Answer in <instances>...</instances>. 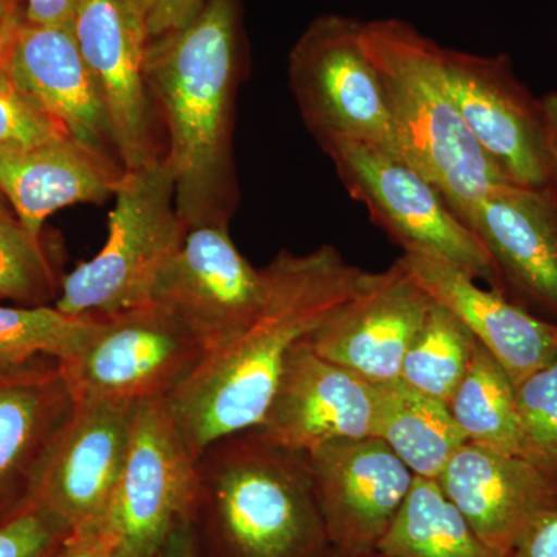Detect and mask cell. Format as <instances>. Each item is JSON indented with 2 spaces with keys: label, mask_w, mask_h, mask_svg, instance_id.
<instances>
[{
  "label": "cell",
  "mask_w": 557,
  "mask_h": 557,
  "mask_svg": "<svg viewBox=\"0 0 557 557\" xmlns=\"http://www.w3.org/2000/svg\"><path fill=\"white\" fill-rule=\"evenodd\" d=\"M263 271L265 299L255 321L166 399L197 458L211 443L262 424L289 351L354 298L368 274L332 245L306 255L282 249Z\"/></svg>",
  "instance_id": "6da1fadb"
},
{
  "label": "cell",
  "mask_w": 557,
  "mask_h": 557,
  "mask_svg": "<svg viewBox=\"0 0 557 557\" xmlns=\"http://www.w3.org/2000/svg\"><path fill=\"white\" fill-rule=\"evenodd\" d=\"M432 304L398 259L380 273L368 271L357 295L304 341L319 357L370 383L399 379Z\"/></svg>",
  "instance_id": "9a60e30c"
},
{
  "label": "cell",
  "mask_w": 557,
  "mask_h": 557,
  "mask_svg": "<svg viewBox=\"0 0 557 557\" xmlns=\"http://www.w3.org/2000/svg\"><path fill=\"white\" fill-rule=\"evenodd\" d=\"M399 262L435 302L467 325L512 386L556 357V322L528 313L504 293L480 287L475 278L448 263L418 255H403Z\"/></svg>",
  "instance_id": "44dd1931"
},
{
  "label": "cell",
  "mask_w": 557,
  "mask_h": 557,
  "mask_svg": "<svg viewBox=\"0 0 557 557\" xmlns=\"http://www.w3.org/2000/svg\"><path fill=\"white\" fill-rule=\"evenodd\" d=\"M443 65L454 101L494 170L512 185L557 194L542 101L520 83L509 58L443 47Z\"/></svg>",
  "instance_id": "30bf717a"
},
{
  "label": "cell",
  "mask_w": 557,
  "mask_h": 557,
  "mask_svg": "<svg viewBox=\"0 0 557 557\" xmlns=\"http://www.w3.org/2000/svg\"><path fill=\"white\" fill-rule=\"evenodd\" d=\"M75 406L58 359L0 375V525L35 507L44 468Z\"/></svg>",
  "instance_id": "ac0fdd59"
},
{
  "label": "cell",
  "mask_w": 557,
  "mask_h": 557,
  "mask_svg": "<svg viewBox=\"0 0 557 557\" xmlns=\"http://www.w3.org/2000/svg\"><path fill=\"white\" fill-rule=\"evenodd\" d=\"M199 472L166 399L137 405L129 448L97 527L115 557H156L172 530L193 516Z\"/></svg>",
  "instance_id": "ba28073f"
},
{
  "label": "cell",
  "mask_w": 557,
  "mask_h": 557,
  "mask_svg": "<svg viewBox=\"0 0 557 557\" xmlns=\"http://www.w3.org/2000/svg\"><path fill=\"white\" fill-rule=\"evenodd\" d=\"M438 485L483 542L511 556L523 531L557 500V474L536 461L465 443Z\"/></svg>",
  "instance_id": "d6986e66"
},
{
  "label": "cell",
  "mask_w": 557,
  "mask_h": 557,
  "mask_svg": "<svg viewBox=\"0 0 557 557\" xmlns=\"http://www.w3.org/2000/svg\"><path fill=\"white\" fill-rule=\"evenodd\" d=\"M376 394L373 437L386 443L416 478L438 480L468 443L448 403L401 379L373 383Z\"/></svg>",
  "instance_id": "603a6c76"
},
{
  "label": "cell",
  "mask_w": 557,
  "mask_h": 557,
  "mask_svg": "<svg viewBox=\"0 0 557 557\" xmlns=\"http://www.w3.org/2000/svg\"><path fill=\"white\" fill-rule=\"evenodd\" d=\"M124 170L81 145L60 137L24 150L0 152V194L22 226L40 237L44 222L76 203H104Z\"/></svg>",
  "instance_id": "7402d4cb"
},
{
  "label": "cell",
  "mask_w": 557,
  "mask_h": 557,
  "mask_svg": "<svg viewBox=\"0 0 557 557\" xmlns=\"http://www.w3.org/2000/svg\"><path fill=\"white\" fill-rule=\"evenodd\" d=\"M362 25L344 14L314 17L289 50V89L319 145L347 139L403 159Z\"/></svg>",
  "instance_id": "52a82bcc"
},
{
  "label": "cell",
  "mask_w": 557,
  "mask_h": 557,
  "mask_svg": "<svg viewBox=\"0 0 557 557\" xmlns=\"http://www.w3.org/2000/svg\"><path fill=\"white\" fill-rule=\"evenodd\" d=\"M193 525L205 557H322L329 547L307 454L259 428L197 458Z\"/></svg>",
  "instance_id": "3957f363"
},
{
  "label": "cell",
  "mask_w": 557,
  "mask_h": 557,
  "mask_svg": "<svg viewBox=\"0 0 557 557\" xmlns=\"http://www.w3.org/2000/svg\"><path fill=\"white\" fill-rule=\"evenodd\" d=\"M244 53L240 0H208L186 27L149 40L146 86L168 132L164 160L186 226L228 225L236 211L233 132Z\"/></svg>",
  "instance_id": "7a4b0ae2"
},
{
  "label": "cell",
  "mask_w": 557,
  "mask_h": 557,
  "mask_svg": "<svg viewBox=\"0 0 557 557\" xmlns=\"http://www.w3.org/2000/svg\"><path fill=\"white\" fill-rule=\"evenodd\" d=\"M60 137L70 135L0 65V152L35 148Z\"/></svg>",
  "instance_id": "f546056e"
},
{
  "label": "cell",
  "mask_w": 557,
  "mask_h": 557,
  "mask_svg": "<svg viewBox=\"0 0 557 557\" xmlns=\"http://www.w3.org/2000/svg\"><path fill=\"white\" fill-rule=\"evenodd\" d=\"M375 386L300 341L289 351L259 429L284 448L310 454L343 442L373 437Z\"/></svg>",
  "instance_id": "e0dca14e"
},
{
  "label": "cell",
  "mask_w": 557,
  "mask_h": 557,
  "mask_svg": "<svg viewBox=\"0 0 557 557\" xmlns=\"http://www.w3.org/2000/svg\"><path fill=\"white\" fill-rule=\"evenodd\" d=\"M541 101L545 124H547L549 149H552L553 160L557 168V90L549 91L544 98H541Z\"/></svg>",
  "instance_id": "8d00e7d4"
},
{
  "label": "cell",
  "mask_w": 557,
  "mask_h": 557,
  "mask_svg": "<svg viewBox=\"0 0 557 557\" xmlns=\"http://www.w3.org/2000/svg\"><path fill=\"white\" fill-rule=\"evenodd\" d=\"M504 284L557 317V194L500 183L461 218Z\"/></svg>",
  "instance_id": "ffe728a7"
},
{
  "label": "cell",
  "mask_w": 557,
  "mask_h": 557,
  "mask_svg": "<svg viewBox=\"0 0 557 557\" xmlns=\"http://www.w3.org/2000/svg\"><path fill=\"white\" fill-rule=\"evenodd\" d=\"M0 65L70 137L121 164L100 87L72 27L33 24L14 7L0 32Z\"/></svg>",
  "instance_id": "5bb4252c"
},
{
  "label": "cell",
  "mask_w": 557,
  "mask_h": 557,
  "mask_svg": "<svg viewBox=\"0 0 557 557\" xmlns=\"http://www.w3.org/2000/svg\"><path fill=\"white\" fill-rule=\"evenodd\" d=\"M94 318L78 357L61 362L76 401L168 399L208 355L193 333L157 304Z\"/></svg>",
  "instance_id": "9c48e42d"
},
{
  "label": "cell",
  "mask_w": 557,
  "mask_h": 557,
  "mask_svg": "<svg viewBox=\"0 0 557 557\" xmlns=\"http://www.w3.org/2000/svg\"><path fill=\"white\" fill-rule=\"evenodd\" d=\"M376 552L394 557H507L478 536L437 480L416 478Z\"/></svg>",
  "instance_id": "d4e9b609"
},
{
  "label": "cell",
  "mask_w": 557,
  "mask_h": 557,
  "mask_svg": "<svg viewBox=\"0 0 557 557\" xmlns=\"http://www.w3.org/2000/svg\"><path fill=\"white\" fill-rule=\"evenodd\" d=\"M156 557H205L194 531L193 519H183L172 530L171 536Z\"/></svg>",
  "instance_id": "d590c367"
},
{
  "label": "cell",
  "mask_w": 557,
  "mask_h": 557,
  "mask_svg": "<svg viewBox=\"0 0 557 557\" xmlns=\"http://www.w3.org/2000/svg\"><path fill=\"white\" fill-rule=\"evenodd\" d=\"M516 391L520 421L541 467L557 474V355L520 381Z\"/></svg>",
  "instance_id": "f1b7e54d"
},
{
  "label": "cell",
  "mask_w": 557,
  "mask_h": 557,
  "mask_svg": "<svg viewBox=\"0 0 557 557\" xmlns=\"http://www.w3.org/2000/svg\"><path fill=\"white\" fill-rule=\"evenodd\" d=\"M72 32L100 87L124 171L164 157L145 79L149 32L146 0H78Z\"/></svg>",
  "instance_id": "7c38bea8"
},
{
  "label": "cell",
  "mask_w": 557,
  "mask_h": 557,
  "mask_svg": "<svg viewBox=\"0 0 557 557\" xmlns=\"http://www.w3.org/2000/svg\"><path fill=\"white\" fill-rule=\"evenodd\" d=\"M94 325V317H69L57 307L0 306V375L42 358L78 357Z\"/></svg>",
  "instance_id": "484cf974"
},
{
  "label": "cell",
  "mask_w": 557,
  "mask_h": 557,
  "mask_svg": "<svg viewBox=\"0 0 557 557\" xmlns=\"http://www.w3.org/2000/svg\"><path fill=\"white\" fill-rule=\"evenodd\" d=\"M113 197L108 240L62 278L54 307L69 317H109L150 304L157 277L185 236L164 157L124 171Z\"/></svg>",
  "instance_id": "5b68a950"
},
{
  "label": "cell",
  "mask_w": 557,
  "mask_h": 557,
  "mask_svg": "<svg viewBox=\"0 0 557 557\" xmlns=\"http://www.w3.org/2000/svg\"><path fill=\"white\" fill-rule=\"evenodd\" d=\"M57 273L40 237L9 211H0V300L24 307L47 306L57 296Z\"/></svg>",
  "instance_id": "83f0119b"
},
{
  "label": "cell",
  "mask_w": 557,
  "mask_h": 557,
  "mask_svg": "<svg viewBox=\"0 0 557 557\" xmlns=\"http://www.w3.org/2000/svg\"><path fill=\"white\" fill-rule=\"evenodd\" d=\"M137 405L76 401L44 468L35 505L49 509L73 531L97 525L126 460Z\"/></svg>",
  "instance_id": "2e32d148"
},
{
  "label": "cell",
  "mask_w": 557,
  "mask_h": 557,
  "mask_svg": "<svg viewBox=\"0 0 557 557\" xmlns=\"http://www.w3.org/2000/svg\"><path fill=\"white\" fill-rule=\"evenodd\" d=\"M478 343L453 311L434 300L423 327L406 354L399 379L448 403L467 375Z\"/></svg>",
  "instance_id": "4316f807"
},
{
  "label": "cell",
  "mask_w": 557,
  "mask_h": 557,
  "mask_svg": "<svg viewBox=\"0 0 557 557\" xmlns=\"http://www.w3.org/2000/svg\"><path fill=\"white\" fill-rule=\"evenodd\" d=\"M14 7H16V2L14 0H0V32L5 27L7 21L13 13Z\"/></svg>",
  "instance_id": "74e56055"
},
{
  "label": "cell",
  "mask_w": 557,
  "mask_h": 557,
  "mask_svg": "<svg viewBox=\"0 0 557 557\" xmlns=\"http://www.w3.org/2000/svg\"><path fill=\"white\" fill-rule=\"evenodd\" d=\"M319 146L332 160L351 199L364 205L370 220L386 231L403 248V255L448 263L504 293L496 265L478 236L408 161L347 139Z\"/></svg>",
  "instance_id": "8992f818"
},
{
  "label": "cell",
  "mask_w": 557,
  "mask_h": 557,
  "mask_svg": "<svg viewBox=\"0 0 557 557\" xmlns=\"http://www.w3.org/2000/svg\"><path fill=\"white\" fill-rule=\"evenodd\" d=\"M358 557H394V556L384 555V553H380V552H372V553H369V555L358 556Z\"/></svg>",
  "instance_id": "f35d334b"
},
{
  "label": "cell",
  "mask_w": 557,
  "mask_h": 557,
  "mask_svg": "<svg viewBox=\"0 0 557 557\" xmlns=\"http://www.w3.org/2000/svg\"><path fill=\"white\" fill-rule=\"evenodd\" d=\"M78 0H25L24 17L33 24L72 27Z\"/></svg>",
  "instance_id": "836d02e7"
},
{
  "label": "cell",
  "mask_w": 557,
  "mask_h": 557,
  "mask_svg": "<svg viewBox=\"0 0 557 557\" xmlns=\"http://www.w3.org/2000/svg\"><path fill=\"white\" fill-rule=\"evenodd\" d=\"M73 533L64 520L35 505L0 525V557H60Z\"/></svg>",
  "instance_id": "4dcf8cb0"
},
{
  "label": "cell",
  "mask_w": 557,
  "mask_h": 557,
  "mask_svg": "<svg viewBox=\"0 0 557 557\" xmlns=\"http://www.w3.org/2000/svg\"><path fill=\"white\" fill-rule=\"evenodd\" d=\"M307 457L329 544L346 557L376 552L416 475L376 437L330 443Z\"/></svg>",
  "instance_id": "4fadbf2b"
},
{
  "label": "cell",
  "mask_w": 557,
  "mask_h": 557,
  "mask_svg": "<svg viewBox=\"0 0 557 557\" xmlns=\"http://www.w3.org/2000/svg\"><path fill=\"white\" fill-rule=\"evenodd\" d=\"M509 557H557V500L523 531Z\"/></svg>",
  "instance_id": "d6a6232c"
},
{
  "label": "cell",
  "mask_w": 557,
  "mask_h": 557,
  "mask_svg": "<svg viewBox=\"0 0 557 557\" xmlns=\"http://www.w3.org/2000/svg\"><path fill=\"white\" fill-rule=\"evenodd\" d=\"M60 557H115L112 545L97 525L75 531Z\"/></svg>",
  "instance_id": "e575fe53"
},
{
  "label": "cell",
  "mask_w": 557,
  "mask_h": 557,
  "mask_svg": "<svg viewBox=\"0 0 557 557\" xmlns=\"http://www.w3.org/2000/svg\"><path fill=\"white\" fill-rule=\"evenodd\" d=\"M448 406L468 443L536 461L520 421L515 386L482 344L475 346L467 375Z\"/></svg>",
  "instance_id": "cb8c5ba5"
},
{
  "label": "cell",
  "mask_w": 557,
  "mask_h": 557,
  "mask_svg": "<svg viewBox=\"0 0 557 557\" xmlns=\"http://www.w3.org/2000/svg\"><path fill=\"white\" fill-rule=\"evenodd\" d=\"M0 211H5V205H3L2 194H0Z\"/></svg>",
  "instance_id": "ab89813d"
},
{
  "label": "cell",
  "mask_w": 557,
  "mask_h": 557,
  "mask_svg": "<svg viewBox=\"0 0 557 557\" xmlns=\"http://www.w3.org/2000/svg\"><path fill=\"white\" fill-rule=\"evenodd\" d=\"M208 0H146V24L149 38L186 27L201 13Z\"/></svg>",
  "instance_id": "1f68e13d"
},
{
  "label": "cell",
  "mask_w": 557,
  "mask_h": 557,
  "mask_svg": "<svg viewBox=\"0 0 557 557\" xmlns=\"http://www.w3.org/2000/svg\"><path fill=\"white\" fill-rule=\"evenodd\" d=\"M403 159L442 194L461 220L502 177L469 132L443 65V46L397 17L362 25Z\"/></svg>",
  "instance_id": "277c9868"
},
{
  "label": "cell",
  "mask_w": 557,
  "mask_h": 557,
  "mask_svg": "<svg viewBox=\"0 0 557 557\" xmlns=\"http://www.w3.org/2000/svg\"><path fill=\"white\" fill-rule=\"evenodd\" d=\"M265 293V271L242 255L228 225L200 223L186 226L150 304L171 313L211 354L255 321Z\"/></svg>",
  "instance_id": "8fae6325"
}]
</instances>
